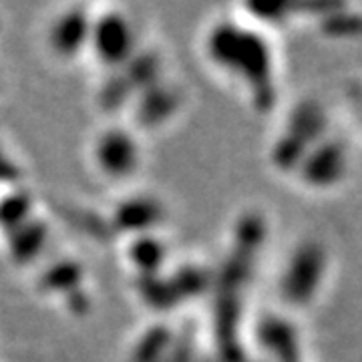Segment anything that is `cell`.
I'll list each match as a JSON object with an SVG mask.
<instances>
[{
	"label": "cell",
	"instance_id": "obj_5",
	"mask_svg": "<svg viewBox=\"0 0 362 362\" xmlns=\"http://www.w3.org/2000/svg\"><path fill=\"white\" fill-rule=\"evenodd\" d=\"M288 258L284 276L280 278V292L288 302L308 304L322 284L326 256L318 246H302Z\"/></svg>",
	"mask_w": 362,
	"mask_h": 362
},
{
	"label": "cell",
	"instance_id": "obj_3",
	"mask_svg": "<svg viewBox=\"0 0 362 362\" xmlns=\"http://www.w3.org/2000/svg\"><path fill=\"white\" fill-rule=\"evenodd\" d=\"M89 161L95 173L111 183L139 175L145 161L141 133L133 125H107L90 139Z\"/></svg>",
	"mask_w": 362,
	"mask_h": 362
},
{
	"label": "cell",
	"instance_id": "obj_1",
	"mask_svg": "<svg viewBox=\"0 0 362 362\" xmlns=\"http://www.w3.org/2000/svg\"><path fill=\"white\" fill-rule=\"evenodd\" d=\"M270 33L272 26L247 11L221 14L207 26L202 39L207 66L244 95L256 111H268L278 97L280 57Z\"/></svg>",
	"mask_w": 362,
	"mask_h": 362
},
{
	"label": "cell",
	"instance_id": "obj_2",
	"mask_svg": "<svg viewBox=\"0 0 362 362\" xmlns=\"http://www.w3.org/2000/svg\"><path fill=\"white\" fill-rule=\"evenodd\" d=\"M141 26L125 8H103L93 13L89 54L103 71H117L131 63L145 49Z\"/></svg>",
	"mask_w": 362,
	"mask_h": 362
},
{
	"label": "cell",
	"instance_id": "obj_4",
	"mask_svg": "<svg viewBox=\"0 0 362 362\" xmlns=\"http://www.w3.org/2000/svg\"><path fill=\"white\" fill-rule=\"evenodd\" d=\"M93 13L85 6H66L54 13L45 28V47L59 63H75L89 54Z\"/></svg>",
	"mask_w": 362,
	"mask_h": 362
}]
</instances>
